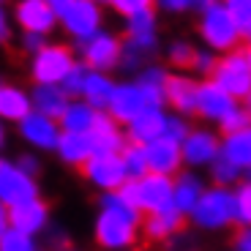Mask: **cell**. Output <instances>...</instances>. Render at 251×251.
<instances>
[{
    "instance_id": "cell-1",
    "label": "cell",
    "mask_w": 251,
    "mask_h": 251,
    "mask_svg": "<svg viewBox=\"0 0 251 251\" xmlns=\"http://www.w3.org/2000/svg\"><path fill=\"white\" fill-rule=\"evenodd\" d=\"M142 229V210L120 191L99 197V216L93 221V240L104 251H128Z\"/></svg>"
},
{
    "instance_id": "cell-2",
    "label": "cell",
    "mask_w": 251,
    "mask_h": 251,
    "mask_svg": "<svg viewBox=\"0 0 251 251\" xmlns=\"http://www.w3.org/2000/svg\"><path fill=\"white\" fill-rule=\"evenodd\" d=\"M191 224L202 232H221L226 226L238 224V210H235V188L224 186H207L200 205L188 216Z\"/></svg>"
},
{
    "instance_id": "cell-3",
    "label": "cell",
    "mask_w": 251,
    "mask_h": 251,
    "mask_svg": "<svg viewBox=\"0 0 251 251\" xmlns=\"http://www.w3.org/2000/svg\"><path fill=\"white\" fill-rule=\"evenodd\" d=\"M200 38L205 41L207 50L226 55V52H235L238 44L243 41V33L235 25V19L229 17V11L224 8V3L207 8L200 14Z\"/></svg>"
},
{
    "instance_id": "cell-4",
    "label": "cell",
    "mask_w": 251,
    "mask_h": 251,
    "mask_svg": "<svg viewBox=\"0 0 251 251\" xmlns=\"http://www.w3.org/2000/svg\"><path fill=\"white\" fill-rule=\"evenodd\" d=\"M210 79L216 85L226 90L229 96H235L238 101H246L251 96V63L246 50H235L226 52V55H219V63H216V71Z\"/></svg>"
},
{
    "instance_id": "cell-5",
    "label": "cell",
    "mask_w": 251,
    "mask_h": 251,
    "mask_svg": "<svg viewBox=\"0 0 251 251\" xmlns=\"http://www.w3.org/2000/svg\"><path fill=\"white\" fill-rule=\"evenodd\" d=\"M74 50L66 44H47L44 50L33 55L30 63V76L36 85H60L69 71L74 69Z\"/></svg>"
},
{
    "instance_id": "cell-6",
    "label": "cell",
    "mask_w": 251,
    "mask_h": 251,
    "mask_svg": "<svg viewBox=\"0 0 251 251\" xmlns=\"http://www.w3.org/2000/svg\"><path fill=\"white\" fill-rule=\"evenodd\" d=\"M38 200V180L17 167V161H0V207H17Z\"/></svg>"
},
{
    "instance_id": "cell-7",
    "label": "cell",
    "mask_w": 251,
    "mask_h": 251,
    "mask_svg": "<svg viewBox=\"0 0 251 251\" xmlns=\"http://www.w3.org/2000/svg\"><path fill=\"white\" fill-rule=\"evenodd\" d=\"M82 55V63H88L93 71H112L120 69V57H123V41L109 30H99L96 36H90L88 41L76 44Z\"/></svg>"
},
{
    "instance_id": "cell-8",
    "label": "cell",
    "mask_w": 251,
    "mask_h": 251,
    "mask_svg": "<svg viewBox=\"0 0 251 251\" xmlns=\"http://www.w3.org/2000/svg\"><path fill=\"white\" fill-rule=\"evenodd\" d=\"M82 175H85V180L93 188H99L101 194L120 191V188L128 183V175H126L120 153H96V156L82 167Z\"/></svg>"
},
{
    "instance_id": "cell-9",
    "label": "cell",
    "mask_w": 251,
    "mask_h": 251,
    "mask_svg": "<svg viewBox=\"0 0 251 251\" xmlns=\"http://www.w3.org/2000/svg\"><path fill=\"white\" fill-rule=\"evenodd\" d=\"M17 131L22 137V142L41 153H57V145H60V137H63L60 120L47 118V115L36 112V109L17 126Z\"/></svg>"
},
{
    "instance_id": "cell-10",
    "label": "cell",
    "mask_w": 251,
    "mask_h": 251,
    "mask_svg": "<svg viewBox=\"0 0 251 251\" xmlns=\"http://www.w3.org/2000/svg\"><path fill=\"white\" fill-rule=\"evenodd\" d=\"M134 183H137V207L145 216L158 213L164 207L175 205L172 202V197H175V177L148 172L142 180H134Z\"/></svg>"
},
{
    "instance_id": "cell-11",
    "label": "cell",
    "mask_w": 251,
    "mask_h": 251,
    "mask_svg": "<svg viewBox=\"0 0 251 251\" xmlns=\"http://www.w3.org/2000/svg\"><path fill=\"white\" fill-rule=\"evenodd\" d=\"M101 6L93 3V0H74L71 8L60 17V27L74 38L76 44L79 41H88L90 36H96L101 27Z\"/></svg>"
},
{
    "instance_id": "cell-12",
    "label": "cell",
    "mask_w": 251,
    "mask_h": 251,
    "mask_svg": "<svg viewBox=\"0 0 251 251\" xmlns=\"http://www.w3.org/2000/svg\"><path fill=\"white\" fill-rule=\"evenodd\" d=\"M221 156V137L210 128H191L183 142V161L188 170H210Z\"/></svg>"
},
{
    "instance_id": "cell-13",
    "label": "cell",
    "mask_w": 251,
    "mask_h": 251,
    "mask_svg": "<svg viewBox=\"0 0 251 251\" xmlns=\"http://www.w3.org/2000/svg\"><path fill=\"white\" fill-rule=\"evenodd\" d=\"M145 109H151V101H148V93H145L142 85H139L137 79L118 82L115 96H112V104H109L107 112L126 128V126L131 123L137 115H142Z\"/></svg>"
},
{
    "instance_id": "cell-14",
    "label": "cell",
    "mask_w": 251,
    "mask_h": 251,
    "mask_svg": "<svg viewBox=\"0 0 251 251\" xmlns=\"http://www.w3.org/2000/svg\"><path fill=\"white\" fill-rule=\"evenodd\" d=\"M14 22L22 33H41L50 36L57 27L60 17L47 0H17L14 3Z\"/></svg>"
},
{
    "instance_id": "cell-15",
    "label": "cell",
    "mask_w": 251,
    "mask_h": 251,
    "mask_svg": "<svg viewBox=\"0 0 251 251\" xmlns=\"http://www.w3.org/2000/svg\"><path fill=\"white\" fill-rule=\"evenodd\" d=\"M240 107V101L235 96H229L221 85H216L213 79H200V99H197V115L207 123L219 126L229 112Z\"/></svg>"
},
{
    "instance_id": "cell-16",
    "label": "cell",
    "mask_w": 251,
    "mask_h": 251,
    "mask_svg": "<svg viewBox=\"0 0 251 251\" xmlns=\"http://www.w3.org/2000/svg\"><path fill=\"white\" fill-rule=\"evenodd\" d=\"M6 210H8V226H14V229H19V232L38 238V235H44L47 229H50V219H52L50 205H47L41 197L25 202V205L6 207Z\"/></svg>"
},
{
    "instance_id": "cell-17",
    "label": "cell",
    "mask_w": 251,
    "mask_h": 251,
    "mask_svg": "<svg viewBox=\"0 0 251 251\" xmlns=\"http://www.w3.org/2000/svg\"><path fill=\"white\" fill-rule=\"evenodd\" d=\"M197 99H200V79L191 74H172L167 82V107L177 115H197Z\"/></svg>"
},
{
    "instance_id": "cell-18",
    "label": "cell",
    "mask_w": 251,
    "mask_h": 251,
    "mask_svg": "<svg viewBox=\"0 0 251 251\" xmlns=\"http://www.w3.org/2000/svg\"><path fill=\"white\" fill-rule=\"evenodd\" d=\"M145 148H148L151 172L175 177L177 172L186 170V161H183V145L180 142H172V139L161 137V139H156V142L145 145Z\"/></svg>"
},
{
    "instance_id": "cell-19",
    "label": "cell",
    "mask_w": 251,
    "mask_h": 251,
    "mask_svg": "<svg viewBox=\"0 0 251 251\" xmlns=\"http://www.w3.org/2000/svg\"><path fill=\"white\" fill-rule=\"evenodd\" d=\"M126 41L153 55L158 47V8H148L126 19Z\"/></svg>"
},
{
    "instance_id": "cell-20",
    "label": "cell",
    "mask_w": 251,
    "mask_h": 251,
    "mask_svg": "<svg viewBox=\"0 0 251 251\" xmlns=\"http://www.w3.org/2000/svg\"><path fill=\"white\" fill-rule=\"evenodd\" d=\"M167 109L164 107H151L145 109L142 115L131 120V123L126 126V137L128 142H137V145H151L156 139L164 137V128H167Z\"/></svg>"
},
{
    "instance_id": "cell-21",
    "label": "cell",
    "mask_w": 251,
    "mask_h": 251,
    "mask_svg": "<svg viewBox=\"0 0 251 251\" xmlns=\"http://www.w3.org/2000/svg\"><path fill=\"white\" fill-rule=\"evenodd\" d=\"M205 191H207V183L202 180V175L186 167L183 172L175 175V197H172V202H175V207L188 219V216L194 213V207L200 205Z\"/></svg>"
},
{
    "instance_id": "cell-22",
    "label": "cell",
    "mask_w": 251,
    "mask_h": 251,
    "mask_svg": "<svg viewBox=\"0 0 251 251\" xmlns=\"http://www.w3.org/2000/svg\"><path fill=\"white\" fill-rule=\"evenodd\" d=\"M96 145V153H120L128 145V137L120 128V123L112 118L109 112H99L96 118V128L90 131Z\"/></svg>"
},
{
    "instance_id": "cell-23",
    "label": "cell",
    "mask_w": 251,
    "mask_h": 251,
    "mask_svg": "<svg viewBox=\"0 0 251 251\" xmlns=\"http://www.w3.org/2000/svg\"><path fill=\"white\" fill-rule=\"evenodd\" d=\"M183 221H186V216H183L175 205L164 207L158 213L145 216V221H142L145 238L148 240H170L172 235H177L183 229Z\"/></svg>"
},
{
    "instance_id": "cell-24",
    "label": "cell",
    "mask_w": 251,
    "mask_h": 251,
    "mask_svg": "<svg viewBox=\"0 0 251 251\" xmlns=\"http://www.w3.org/2000/svg\"><path fill=\"white\" fill-rule=\"evenodd\" d=\"M33 112V99L27 90L17 88V85H8L3 82L0 85V118L6 123H22L27 115Z\"/></svg>"
},
{
    "instance_id": "cell-25",
    "label": "cell",
    "mask_w": 251,
    "mask_h": 251,
    "mask_svg": "<svg viewBox=\"0 0 251 251\" xmlns=\"http://www.w3.org/2000/svg\"><path fill=\"white\" fill-rule=\"evenodd\" d=\"M96 156V145L90 134H66L63 131L60 145H57V158L69 167H85Z\"/></svg>"
},
{
    "instance_id": "cell-26",
    "label": "cell",
    "mask_w": 251,
    "mask_h": 251,
    "mask_svg": "<svg viewBox=\"0 0 251 251\" xmlns=\"http://www.w3.org/2000/svg\"><path fill=\"white\" fill-rule=\"evenodd\" d=\"M30 99H33V109L36 112L47 115V118H55V120H60L66 107L71 104L69 93L60 85H33Z\"/></svg>"
},
{
    "instance_id": "cell-27",
    "label": "cell",
    "mask_w": 251,
    "mask_h": 251,
    "mask_svg": "<svg viewBox=\"0 0 251 251\" xmlns=\"http://www.w3.org/2000/svg\"><path fill=\"white\" fill-rule=\"evenodd\" d=\"M96 118H99V109H93L85 99H71L60 118V128L66 134H90L96 128Z\"/></svg>"
},
{
    "instance_id": "cell-28",
    "label": "cell",
    "mask_w": 251,
    "mask_h": 251,
    "mask_svg": "<svg viewBox=\"0 0 251 251\" xmlns=\"http://www.w3.org/2000/svg\"><path fill=\"white\" fill-rule=\"evenodd\" d=\"M115 88H118V82L107 74V71H90L88 76V85L82 90V99L88 101L93 109L99 112H107L109 104H112V96H115Z\"/></svg>"
},
{
    "instance_id": "cell-29",
    "label": "cell",
    "mask_w": 251,
    "mask_h": 251,
    "mask_svg": "<svg viewBox=\"0 0 251 251\" xmlns=\"http://www.w3.org/2000/svg\"><path fill=\"white\" fill-rule=\"evenodd\" d=\"M221 156H226L232 164H238L240 170H249L251 167V128L224 134L221 137Z\"/></svg>"
},
{
    "instance_id": "cell-30",
    "label": "cell",
    "mask_w": 251,
    "mask_h": 251,
    "mask_svg": "<svg viewBox=\"0 0 251 251\" xmlns=\"http://www.w3.org/2000/svg\"><path fill=\"white\" fill-rule=\"evenodd\" d=\"M120 158H123V167H126V175L128 180H142L148 172H151V161H148V148L137 142H128L120 151Z\"/></svg>"
},
{
    "instance_id": "cell-31",
    "label": "cell",
    "mask_w": 251,
    "mask_h": 251,
    "mask_svg": "<svg viewBox=\"0 0 251 251\" xmlns=\"http://www.w3.org/2000/svg\"><path fill=\"white\" fill-rule=\"evenodd\" d=\"M210 180L213 186H224V188H238L243 183V170L238 164H232L226 156H219L210 167Z\"/></svg>"
},
{
    "instance_id": "cell-32",
    "label": "cell",
    "mask_w": 251,
    "mask_h": 251,
    "mask_svg": "<svg viewBox=\"0 0 251 251\" xmlns=\"http://www.w3.org/2000/svg\"><path fill=\"white\" fill-rule=\"evenodd\" d=\"M0 251H41V246L33 235L19 232L14 226H3L0 229Z\"/></svg>"
},
{
    "instance_id": "cell-33",
    "label": "cell",
    "mask_w": 251,
    "mask_h": 251,
    "mask_svg": "<svg viewBox=\"0 0 251 251\" xmlns=\"http://www.w3.org/2000/svg\"><path fill=\"white\" fill-rule=\"evenodd\" d=\"M90 71L93 69H90L88 63H82V60L74 63V69L69 71V76L60 82V88L69 93V99H82V90H85V85H88Z\"/></svg>"
},
{
    "instance_id": "cell-34",
    "label": "cell",
    "mask_w": 251,
    "mask_h": 251,
    "mask_svg": "<svg viewBox=\"0 0 251 251\" xmlns=\"http://www.w3.org/2000/svg\"><path fill=\"white\" fill-rule=\"evenodd\" d=\"M194 57H197V50L188 44L186 38H175V41L167 47V60H170L175 69H191V66H194Z\"/></svg>"
},
{
    "instance_id": "cell-35",
    "label": "cell",
    "mask_w": 251,
    "mask_h": 251,
    "mask_svg": "<svg viewBox=\"0 0 251 251\" xmlns=\"http://www.w3.org/2000/svg\"><path fill=\"white\" fill-rule=\"evenodd\" d=\"M148 60H151V55L145 50H139L137 44H131V41H123V57H120V69L128 71V74H139V71L148 66Z\"/></svg>"
},
{
    "instance_id": "cell-36",
    "label": "cell",
    "mask_w": 251,
    "mask_h": 251,
    "mask_svg": "<svg viewBox=\"0 0 251 251\" xmlns=\"http://www.w3.org/2000/svg\"><path fill=\"white\" fill-rule=\"evenodd\" d=\"M170 71L164 69V66H158V63H148L142 71H139L134 79L139 82V85H145V88H158V90H167V82H170Z\"/></svg>"
},
{
    "instance_id": "cell-37",
    "label": "cell",
    "mask_w": 251,
    "mask_h": 251,
    "mask_svg": "<svg viewBox=\"0 0 251 251\" xmlns=\"http://www.w3.org/2000/svg\"><path fill=\"white\" fill-rule=\"evenodd\" d=\"M224 8L229 11V17L235 19V25L240 27L243 36L251 33V0H221Z\"/></svg>"
},
{
    "instance_id": "cell-38",
    "label": "cell",
    "mask_w": 251,
    "mask_h": 251,
    "mask_svg": "<svg viewBox=\"0 0 251 251\" xmlns=\"http://www.w3.org/2000/svg\"><path fill=\"white\" fill-rule=\"evenodd\" d=\"M191 128L194 126L188 123L186 115H177V112H170L167 115V128H164V137L172 139V142H186V137L191 134Z\"/></svg>"
},
{
    "instance_id": "cell-39",
    "label": "cell",
    "mask_w": 251,
    "mask_h": 251,
    "mask_svg": "<svg viewBox=\"0 0 251 251\" xmlns=\"http://www.w3.org/2000/svg\"><path fill=\"white\" fill-rule=\"evenodd\" d=\"M235 210H238V224L251 226V183H240L235 188Z\"/></svg>"
},
{
    "instance_id": "cell-40",
    "label": "cell",
    "mask_w": 251,
    "mask_h": 251,
    "mask_svg": "<svg viewBox=\"0 0 251 251\" xmlns=\"http://www.w3.org/2000/svg\"><path fill=\"white\" fill-rule=\"evenodd\" d=\"M221 134H235V131H243V128H251V112L246 109V104H240L235 112H229L224 120L219 123Z\"/></svg>"
},
{
    "instance_id": "cell-41",
    "label": "cell",
    "mask_w": 251,
    "mask_h": 251,
    "mask_svg": "<svg viewBox=\"0 0 251 251\" xmlns=\"http://www.w3.org/2000/svg\"><path fill=\"white\" fill-rule=\"evenodd\" d=\"M216 63H219V52H213V50L205 47V50H197V57H194V66H191V69H194L200 76L210 79L213 71H216Z\"/></svg>"
},
{
    "instance_id": "cell-42",
    "label": "cell",
    "mask_w": 251,
    "mask_h": 251,
    "mask_svg": "<svg viewBox=\"0 0 251 251\" xmlns=\"http://www.w3.org/2000/svg\"><path fill=\"white\" fill-rule=\"evenodd\" d=\"M109 6H112L123 19H128V17H134V14H139V11L156 8V0H109Z\"/></svg>"
},
{
    "instance_id": "cell-43",
    "label": "cell",
    "mask_w": 251,
    "mask_h": 251,
    "mask_svg": "<svg viewBox=\"0 0 251 251\" xmlns=\"http://www.w3.org/2000/svg\"><path fill=\"white\" fill-rule=\"evenodd\" d=\"M167 251H197V238L186 232H177L167 240Z\"/></svg>"
},
{
    "instance_id": "cell-44",
    "label": "cell",
    "mask_w": 251,
    "mask_h": 251,
    "mask_svg": "<svg viewBox=\"0 0 251 251\" xmlns=\"http://www.w3.org/2000/svg\"><path fill=\"white\" fill-rule=\"evenodd\" d=\"M14 161H17L19 170L27 172V175H33V177H38V172H41V158H38L36 153H19Z\"/></svg>"
},
{
    "instance_id": "cell-45",
    "label": "cell",
    "mask_w": 251,
    "mask_h": 251,
    "mask_svg": "<svg viewBox=\"0 0 251 251\" xmlns=\"http://www.w3.org/2000/svg\"><path fill=\"white\" fill-rule=\"evenodd\" d=\"M44 47H47V36H41V33H22V50L30 57L38 55Z\"/></svg>"
},
{
    "instance_id": "cell-46",
    "label": "cell",
    "mask_w": 251,
    "mask_h": 251,
    "mask_svg": "<svg viewBox=\"0 0 251 251\" xmlns=\"http://www.w3.org/2000/svg\"><path fill=\"white\" fill-rule=\"evenodd\" d=\"M156 8L167 14H186L194 8V0H156Z\"/></svg>"
},
{
    "instance_id": "cell-47",
    "label": "cell",
    "mask_w": 251,
    "mask_h": 251,
    "mask_svg": "<svg viewBox=\"0 0 251 251\" xmlns=\"http://www.w3.org/2000/svg\"><path fill=\"white\" fill-rule=\"evenodd\" d=\"M232 251H251V226H240L232 240Z\"/></svg>"
},
{
    "instance_id": "cell-48",
    "label": "cell",
    "mask_w": 251,
    "mask_h": 251,
    "mask_svg": "<svg viewBox=\"0 0 251 251\" xmlns=\"http://www.w3.org/2000/svg\"><path fill=\"white\" fill-rule=\"evenodd\" d=\"M47 232H50V243L55 246V249H63V243H66V232H63L60 226H50Z\"/></svg>"
},
{
    "instance_id": "cell-49",
    "label": "cell",
    "mask_w": 251,
    "mask_h": 251,
    "mask_svg": "<svg viewBox=\"0 0 251 251\" xmlns=\"http://www.w3.org/2000/svg\"><path fill=\"white\" fill-rule=\"evenodd\" d=\"M47 3H50V6L57 11V17H63V14L71 8V3H74V0H47Z\"/></svg>"
},
{
    "instance_id": "cell-50",
    "label": "cell",
    "mask_w": 251,
    "mask_h": 251,
    "mask_svg": "<svg viewBox=\"0 0 251 251\" xmlns=\"http://www.w3.org/2000/svg\"><path fill=\"white\" fill-rule=\"evenodd\" d=\"M8 36H11V30H8V14L3 11V14H0V38L8 41Z\"/></svg>"
},
{
    "instance_id": "cell-51",
    "label": "cell",
    "mask_w": 251,
    "mask_h": 251,
    "mask_svg": "<svg viewBox=\"0 0 251 251\" xmlns=\"http://www.w3.org/2000/svg\"><path fill=\"white\" fill-rule=\"evenodd\" d=\"M219 3H221V0H194V8H197V11H207V8H213V6H219Z\"/></svg>"
},
{
    "instance_id": "cell-52",
    "label": "cell",
    "mask_w": 251,
    "mask_h": 251,
    "mask_svg": "<svg viewBox=\"0 0 251 251\" xmlns=\"http://www.w3.org/2000/svg\"><path fill=\"white\" fill-rule=\"evenodd\" d=\"M243 183H251V167H249V170H243Z\"/></svg>"
},
{
    "instance_id": "cell-53",
    "label": "cell",
    "mask_w": 251,
    "mask_h": 251,
    "mask_svg": "<svg viewBox=\"0 0 251 251\" xmlns=\"http://www.w3.org/2000/svg\"><path fill=\"white\" fill-rule=\"evenodd\" d=\"M52 251H79V249H71V246H63V249H52Z\"/></svg>"
},
{
    "instance_id": "cell-54",
    "label": "cell",
    "mask_w": 251,
    "mask_h": 251,
    "mask_svg": "<svg viewBox=\"0 0 251 251\" xmlns=\"http://www.w3.org/2000/svg\"><path fill=\"white\" fill-rule=\"evenodd\" d=\"M243 104H246V109H249V112H251V96H249V99L243 101Z\"/></svg>"
},
{
    "instance_id": "cell-55",
    "label": "cell",
    "mask_w": 251,
    "mask_h": 251,
    "mask_svg": "<svg viewBox=\"0 0 251 251\" xmlns=\"http://www.w3.org/2000/svg\"><path fill=\"white\" fill-rule=\"evenodd\" d=\"M246 55H249V63H251V47H246Z\"/></svg>"
},
{
    "instance_id": "cell-56",
    "label": "cell",
    "mask_w": 251,
    "mask_h": 251,
    "mask_svg": "<svg viewBox=\"0 0 251 251\" xmlns=\"http://www.w3.org/2000/svg\"><path fill=\"white\" fill-rule=\"evenodd\" d=\"M93 3H99V6H104V3H109V0H93Z\"/></svg>"
},
{
    "instance_id": "cell-57",
    "label": "cell",
    "mask_w": 251,
    "mask_h": 251,
    "mask_svg": "<svg viewBox=\"0 0 251 251\" xmlns=\"http://www.w3.org/2000/svg\"><path fill=\"white\" fill-rule=\"evenodd\" d=\"M246 41H249V47H251V33H249V36H246Z\"/></svg>"
}]
</instances>
